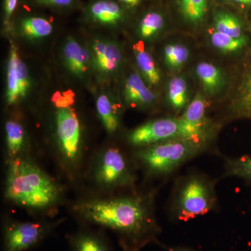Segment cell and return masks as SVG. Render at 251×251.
<instances>
[{"mask_svg": "<svg viewBox=\"0 0 251 251\" xmlns=\"http://www.w3.org/2000/svg\"><path fill=\"white\" fill-rule=\"evenodd\" d=\"M75 211L82 219L111 229L125 251H140L159 233L150 201L142 196L90 200Z\"/></svg>", "mask_w": 251, "mask_h": 251, "instance_id": "6da1fadb", "label": "cell"}, {"mask_svg": "<svg viewBox=\"0 0 251 251\" xmlns=\"http://www.w3.org/2000/svg\"><path fill=\"white\" fill-rule=\"evenodd\" d=\"M60 190L41 168L21 156L10 159L5 196L11 202L30 209H44L58 201Z\"/></svg>", "mask_w": 251, "mask_h": 251, "instance_id": "7a4b0ae2", "label": "cell"}, {"mask_svg": "<svg viewBox=\"0 0 251 251\" xmlns=\"http://www.w3.org/2000/svg\"><path fill=\"white\" fill-rule=\"evenodd\" d=\"M203 145L184 139H175L145 147L138 151V159L153 174L166 175L196 156Z\"/></svg>", "mask_w": 251, "mask_h": 251, "instance_id": "3957f363", "label": "cell"}, {"mask_svg": "<svg viewBox=\"0 0 251 251\" xmlns=\"http://www.w3.org/2000/svg\"><path fill=\"white\" fill-rule=\"evenodd\" d=\"M214 185L210 180L199 175L185 178L175 195V215L181 221H188L209 212L215 206Z\"/></svg>", "mask_w": 251, "mask_h": 251, "instance_id": "277c9868", "label": "cell"}, {"mask_svg": "<svg viewBox=\"0 0 251 251\" xmlns=\"http://www.w3.org/2000/svg\"><path fill=\"white\" fill-rule=\"evenodd\" d=\"M94 178L97 184L107 188L128 186L134 180L125 156L115 148L108 149L99 156Z\"/></svg>", "mask_w": 251, "mask_h": 251, "instance_id": "5b68a950", "label": "cell"}, {"mask_svg": "<svg viewBox=\"0 0 251 251\" xmlns=\"http://www.w3.org/2000/svg\"><path fill=\"white\" fill-rule=\"evenodd\" d=\"M56 135L64 160L74 163L81 150V128L76 114L68 107L59 108L55 115Z\"/></svg>", "mask_w": 251, "mask_h": 251, "instance_id": "8992f818", "label": "cell"}, {"mask_svg": "<svg viewBox=\"0 0 251 251\" xmlns=\"http://www.w3.org/2000/svg\"><path fill=\"white\" fill-rule=\"evenodd\" d=\"M50 225L33 222L8 223L4 227V251H26L49 233Z\"/></svg>", "mask_w": 251, "mask_h": 251, "instance_id": "52a82bcc", "label": "cell"}, {"mask_svg": "<svg viewBox=\"0 0 251 251\" xmlns=\"http://www.w3.org/2000/svg\"><path fill=\"white\" fill-rule=\"evenodd\" d=\"M179 138V119L163 118L149 122L137 127L130 132L128 139L132 145L145 148Z\"/></svg>", "mask_w": 251, "mask_h": 251, "instance_id": "ba28073f", "label": "cell"}, {"mask_svg": "<svg viewBox=\"0 0 251 251\" xmlns=\"http://www.w3.org/2000/svg\"><path fill=\"white\" fill-rule=\"evenodd\" d=\"M206 108L205 99L202 94H198L179 118L181 139L204 145L207 137Z\"/></svg>", "mask_w": 251, "mask_h": 251, "instance_id": "9c48e42d", "label": "cell"}, {"mask_svg": "<svg viewBox=\"0 0 251 251\" xmlns=\"http://www.w3.org/2000/svg\"><path fill=\"white\" fill-rule=\"evenodd\" d=\"M30 87V79L26 64L15 46L10 50L6 70V101L9 105L17 103L25 97Z\"/></svg>", "mask_w": 251, "mask_h": 251, "instance_id": "30bf717a", "label": "cell"}, {"mask_svg": "<svg viewBox=\"0 0 251 251\" xmlns=\"http://www.w3.org/2000/svg\"><path fill=\"white\" fill-rule=\"evenodd\" d=\"M93 62L98 72L110 74L117 72L122 62L120 46L111 41L97 39L92 46Z\"/></svg>", "mask_w": 251, "mask_h": 251, "instance_id": "8fae6325", "label": "cell"}, {"mask_svg": "<svg viewBox=\"0 0 251 251\" xmlns=\"http://www.w3.org/2000/svg\"><path fill=\"white\" fill-rule=\"evenodd\" d=\"M126 101L135 106H148L156 100V95L149 89L139 74H130L124 90Z\"/></svg>", "mask_w": 251, "mask_h": 251, "instance_id": "7c38bea8", "label": "cell"}, {"mask_svg": "<svg viewBox=\"0 0 251 251\" xmlns=\"http://www.w3.org/2000/svg\"><path fill=\"white\" fill-rule=\"evenodd\" d=\"M63 55L66 66L74 75L79 77L85 75L90 62V54L85 48L73 38H68Z\"/></svg>", "mask_w": 251, "mask_h": 251, "instance_id": "4fadbf2b", "label": "cell"}, {"mask_svg": "<svg viewBox=\"0 0 251 251\" xmlns=\"http://www.w3.org/2000/svg\"><path fill=\"white\" fill-rule=\"evenodd\" d=\"M196 73L203 90L209 95H216L224 87V74L217 66L209 62H200L196 66Z\"/></svg>", "mask_w": 251, "mask_h": 251, "instance_id": "5bb4252c", "label": "cell"}, {"mask_svg": "<svg viewBox=\"0 0 251 251\" xmlns=\"http://www.w3.org/2000/svg\"><path fill=\"white\" fill-rule=\"evenodd\" d=\"M89 13L96 22L116 25L122 21L124 13L120 5L112 0H98L90 5Z\"/></svg>", "mask_w": 251, "mask_h": 251, "instance_id": "9a60e30c", "label": "cell"}, {"mask_svg": "<svg viewBox=\"0 0 251 251\" xmlns=\"http://www.w3.org/2000/svg\"><path fill=\"white\" fill-rule=\"evenodd\" d=\"M72 251H112L103 237L91 232H80L71 239Z\"/></svg>", "mask_w": 251, "mask_h": 251, "instance_id": "2e32d148", "label": "cell"}, {"mask_svg": "<svg viewBox=\"0 0 251 251\" xmlns=\"http://www.w3.org/2000/svg\"><path fill=\"white\" fill-rule=\"evenodd\" d=\"M134 50L135 60L140 72L150 85H158L161 79V73L152 56L140 44L135 46Z\"/></svg>", "mask_w": 251, "mask_h": 251, "instance_id": "e0dca14e", "label": "cell"}, {"mask_svg": "<svg viewBox=\"0 0 251 251\" xmlns=\"http://www.w3.org/2000/svg\"><path fill=\"white\" fill-rule=\"evenodd\" d=\"M6 148L10 159L19 157L24 146L25 132L21 124L13 120L6 122L5 125Z\"/></svg>", "mask_w": 251, "mask_h": 251, "instance_id": "ac0fdd59", "label": "cell"}, {"mask_svg": "<svg viewBox=\"0 0 251 251\" xmlns=\"http://www.w3.org/2000/svg\"><path fill=\"white\" fill-rule=\"evenodd\" d=\"M214 29L219 32L241 38L245 36L243 32L242 25L237 16L228 11H219L214 16Z\"/></svg>", "mask_w": 251, "mask_h": 251, "instance_id": "d6986e66", "label": "cell"}, {"mask_svg": "<svg viewBox=\"0 0 251 251\" xmlns=\"http://www.w3.org/2000/svg\"><path fill=\"white\" fill-rule=\"evenodd\" d=\"M168 100L172 108L180 111L185 108L188 100L187 83L183 77L176 76L168 82Z\"/></svg>", "mask_w": 251, "mask_h": 251, "instance_id": "ffe728a7", "label": "cell"}, {"mask_svg": "<svg viewBox=\"0 0 251 251\" xmlns=\"http://www.w3.org/2000/svg\"><path fill=\"white\" fill-rule=\"evenodd\" d=\"M180 12L186 22L192 25L202 23L208 9V0H179Z\"/></svg>", "mask_w": 251, "mask_h": 251, "instance_id": "44dd1931", "label": "cell"}, {"mask_svg": "<svg viewBox=\"0 0 251 251\" xmlns=\"http://www.w3.org/2000/svg\"><path fill=\"white\" fill-rule=\"evenodd\" d=\"M21 29L23 34L29 39H38L50 35L53 28L46 18L28 17L21 21Z\"/></svg>", "mask_w": 251, "mask_h": 251, "instance_id": "7402d4cb", "label": "cell"}, {"mask_svg": "<svg viewBox=\"0 0 251 251\" xmlns=\"http://www.w3.org/2000/svg\"><path fill=\"white\" fill-rule=\"evenodd\" d=\"M99 118L108 133L116 131L119 126L118 117L111 100L105 94H101L97 98L96 103Z\"/></svg>", "mask_w": 251, "mask_h": 251, "instance_id": "603a6c76", "label": "cell"}, {"mask_svg": "<svg viewBox=\"0 0 251 251\" xmlns=\"http://www.w3.org/2000/svg\"><path fill=\"white\" fill-rule=\"evenodd\" d=\"M210 40L216 49L226 54L234 53L241 50L248 43V38L246 36L234 38L216 30L211 33Z\"/></svg>", "mask_w": 251, "mask_h": 251, "instance_id": "cb8c5ba5", "label": "cell"}, {"mask_svg": "<svg viewBox=\"0 0 251 251\" xmlns=\"http://www.w3.org/2000/svg\"><path fill=\"white\" fill-rule=\"evenodd\" d=\"M163 57L166 65L172 71H179L189 58V50L181 44H171L163 50Z\"/></svg>", "mask_w": 251, "mask_h": 251, "instance_id": "d4e9b609", "label": "cell"}, {"mask_svg": "<svg viewBox=\"0 0 251 251\" xmlns=\"http://www.w3.org/2000/svg\"><path fill=\"white\" fill-rule=\"evenodd\" d=\"M234 108L237 115L251 118V69L239 87Z\"/></svg>", "mask_w": 251, "mask_h": 251, "instance_id": "484cf974", "label": "cell"}, {"mask_svg": "<svg viewBox=\"0 0 251 251\" xmlns=\"http://www.w3.org/2000/svg\"><path fill=\"white\" fill-rule=\"evenodd\" d=\"M164 19L158 12H150L144 16L139 25V34L144 39H150L163 29Z\"/></svg>", "mask_w": 251, "mask_h": 251, "instance_id": "4316f807", "label": "cell"}, {"mask_svg": "<svg viewBox=\"0 0 251 251\" xmlns=\"http://www.w3.org/2000/svg\"><path fill=\"white\" fill-rule=\"evenodd\" d=\"M227 173L251 181V156H243L229 161Z\"/></svg>", "mask_w": 251, "mask_h": 251, "instance_id": "83f0119b", "label": "cell"}, {"mask_svg": "<svg viewBox=\"0 0 251 251\" xmlns=\"http://www.w3.org/2000/svg\"><path fill=\"white\" fill-rule=\"evenodd\" d=\"M18 0H5L4 11L6 19L9 20L17 6Z\"/></svg>", "mask_w": 251, "mask_h": 251, "instance_id": "f1b7e54d", "label": "cell"}, {"mask_svg": "<svg viewBox=\"0 0 251 251\" xmlns=\"http://www.w3.org/2000/svg\"><path fill=\"white\" fill-rule=\"evenodd\" d=\"M41 4L53 6H67L72 4L74 0H36Z\"/></svg>", "mask_w": 251, "mask_h": 251, "instance_id": "f546056e", "label": "cell"}, {"mask_svg": "<svg viewBox=\"0 0 251 251\" xmlns=\"http://www.w3.org/2000/svg\"><path fill=\"white\" fill-rule=\"evenodd\" d=\"M232 1L243 7L251 6V0H232Z\"/></svg>", "mask_w": 251, "mask_h": 251, "instance_id": "4dcf8cb0", "label": "cell"}, {"mask_svg": "<svg viewBox=\"0 0 251 251\" xmlns=\"http://www.w3.org/2000/svg\"><path fill=\"white\" fill-rule=\"evenodd\" d=\"M120 1L125 3V4L128 5V6L133 7V6H138L141 0H120Z\"/></svg>", "mask_w": 251, "mask_h": 251, "instance_id": "1f68e13d", "label": "cell"}, {"mask_svg": "<svg viewBox=\"0 0 251 251\" xmlns=\"http://www.w3.org/2000/svg\"><path fill=\"white\" fill-rule=\"evenodd\" d=\"M168 251H196L192 249L184 247H169L168 248Z\"/></svg>", "mask_w": 251, "mask_h": 251, "instance_id": "d6a6232c", "label": "cell"}, {"mask_svg": "<svg viewBox=\"0 0 251 251\" xmlns=\"http://www.w3.org/2000/svg\"></svg>", "mask_w": 251, "mask_h": 251, "instance_id": "836d02e7", "label": "cell"}]
</instances>
